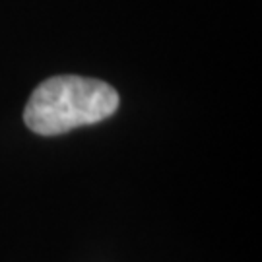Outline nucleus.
<instances>
[{"instance_id":"nucleus-1","label":"nucleus","mask_w":262,"mask_h":262,"mask_svg":"<svg viewBox=\"0 0 262 262\" xmlns=\"http://www.w3.org/2000/svg\"><path fill=\"white\" fill-rule=\"evenodd\" d=\"M117 109L119 94L113 85L84 76H55L33 90L24 121L41 136H55L105 121Z\"/></svg>"}]
</instances>
